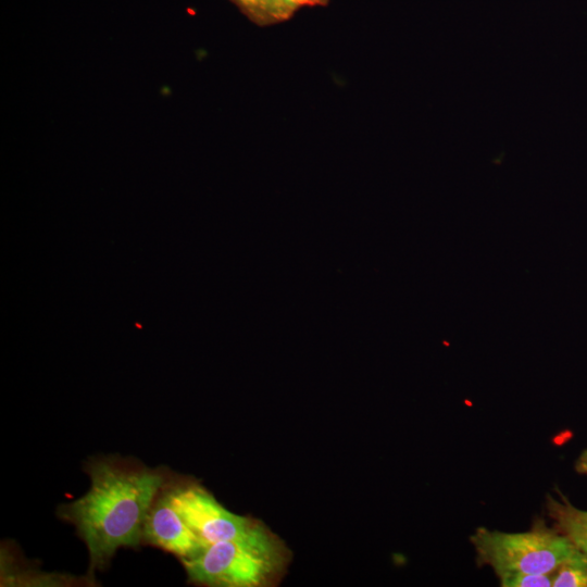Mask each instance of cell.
I'll use <instances>...</instances> for the list:
<instances>
[{
	"mask_svg": "<svg viewBox=\"0 0 587 587\" xmlns=\"http://www.w3.org/2000/svg\"><path fill=\"white\" fill-rule=\"evenodd\" d=\"M552 586L587 587V557L576 550L553 572Z\"/></svg>",
	"mask_w": 587,
	"mask_h": 587,
	"instance_id": "52a82bcc",
	"label": "cell"
},
{
	"mask_svg": "<svg viewBox=\"0 0 587 587\" xmlns=\"http://www.w3.org/2000/svg\"><path fill=\"white\" fill-rule=\"evenodd\" d=\"M167 491L175 510L205 546L218 541H236L264 548L285 546L261 521L228 511L211 492L196 483L180 484Z\"/></svg>",
	"mask_w": 587,
	"mask_h": 587,
	"instance_id": "277c9868",
	"label": "cell"
},
{
	"mask_svg": "<svg viewBox=\"0 0 587 587\" xmlns=\"http://www.w3.org/2000/svg\"><path fill=\"white\" fill-rule=\"evenodd\" d=\"M85 471L90 488L80 498L60 505L58 514L73 524L89 553L90 575L110 563L123 547L142 541L146 517L166 486V474L117 457L89 461Z\"/></svg>",
	"mask_w": 587,
	"mask_h": 587,
	"instance_id": "6da1fadb",
	"label": "cell"
},
{
	"mask_svg": "<svg viewBox=\"0 0 587 587\" xmlns=\"http://www.w3.org/2000/svg\"><path fill=\"white\" fill-rule=\"evenodd\" d=\"M576 470L582 474L587 475V452H583L580 458L577 461Z\"/></svg>",
	"mask_w": 587,
	"mask_h": 587,
	"instance_id": "8fae6325",
	"label": "cell"
},
{
	"mask_svg": "<svg viewBox=\"0 0 587 587\" xmlns=\"http://www.w3.org/2000/svg\"><path fill=\"white\" fill-rule=\"evenodd\" d=\"M286 546L264 548L218 541L180 560L190 582L215 587H267L283 576L290 560Z\"/></svg>",
	"mask_w": 587,
	"mask_h": 587,
	"instance_id": "3957f363",
	"label": "cell"
},
{
	"mask_svg": "<svg viewBox=\"0 0 587 587\" xmlns=\"http://www.w3.org/2000/svg\"><path fill=\"white\" fill-rule=\"evenodd\" d=\"M546 509L554 528L587 557V511L574 507L564 496H547Z\"/></svg>",
	"mask_w": 587,
	"mask_h": 587,
	"instance_id": "8992f818",
	"label": "cell"
},
{
	"mask_svg": "<svg viewBox=\"0 0 587 587\" xmlns=\"http://www.w3.org/2000/svg\"><path fill=\"white\" fill-rule=\"evenodd\" d=\"M285 16L288 17L297 9L324 4L327 0H277Z\"/></svg>",
	"mask_w": 587,
	"mask_h": 587,
	"instance_id": "30bf717a",
	"label": "cell"
},
{
	"mask_svg": "<svg viewBox=\"0 0 587 587\" xmlns=\"http://www.w3.org/2000/svg\"><path fill=\"white\" fill-rule=\"evenodd\" d=\"M142 541L171 552L180 560L192 557L205 546L175 510L168 491L163 489L146 517Z\"/></svg>",
	"mask_w": 587,
	"mask_h": 587,
	"instance_id": "5b68a950",
	"label": "cell"
},
{
	"mask_svg": "<svg viewBox=\"0 0 587 587\" xmlns=\"http://www.w3.org/2000/svg\"><path fill=\"white\" fill-rule=\"evenodd\" d=\"M586 452H587V450H586Z\"/></svg>",
	"mask_w": 587,
	"mask_h": 587,
	"instance_id": "7c38bea8",
	"label": "cell"
},
{
	"mask_svg": "<svg viewBox=\"0 0 587 587\" xmlns=\"http://www.w3.org/2000/svg\"><path fill=\"white\" fill-rule=\"evenodd\" d=\"M479 565L499 577L517 574H553L577 550L558 529L536 521L532 528L505 533L478 527L470 537Z\"/></svg>",
	"mask_w": 587,
	"mask_h": 587,
	"instance_id": "7a4b0ae2",
	"label": "cell"
},
{
	"mask_svg": "<svg viewBox=\"0 0 587 587\" xmlns=\"http://www.w3.org/2000/svg\"><path fill=\"white\" fill-rule=\"evenodd\" d=\"M499 582L503 587H550L552 574H509L499 577Z\"/></svg>",
	"mask_w": 587,
	"mask_h": 587,
	"instance_id": "9c48e42d",
	"label": "cell"
},
{
	"mask_svg": "<svg viewBox=\"0 0 587 587\" xmlns=\"http://www.w3.org/2000/svg\"><path fill=\"white\" fill-rule=\"evenodd\" d=\"M258 21H279L286 18L277 0H235Z\"/></svg>",
	"mask_w": 587,
	"mask_h": 587,
	"instance_id": "ba28073f",
	"label": "cell"
}]
</instances>
